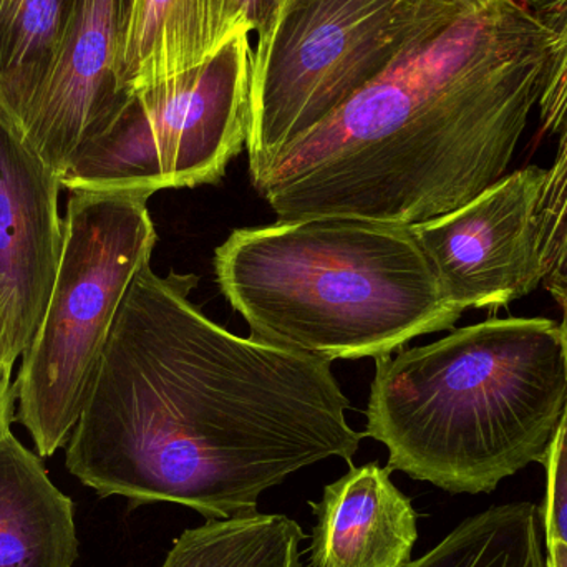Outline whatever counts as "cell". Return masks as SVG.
Here are the masks:
<instances>
[{
    "mask_svg": "<svg viewBox=\"0 0 567 567\" xmlns=\"http://www.w3.org/2000/svg\"><path fill=\"white\" fill-rule=\"evenodd\" d=\"M150 198L138 192H70L62 261L13 382L16 420L40 458L69 442L123 297L152 261Z\"/></svg>",
    "mask_w": 567,
    "mask_h": 567,
    "instance_id": "obj_5",
    "label": "cell"
},
{
    "mask_svg": "<svg viewBox=\"0 0 567 567\" xmlns=\"http://www.w3.org/2000/svg\"><path fill=\"white\" fill-rule=\"evenodd\" d=\"M522 2L545 32V73L536 110L542 132L556 138V156L546 168L536 208L543 286L553 297L567 296V0Z\"/></svg>",
    "mask_w": 567,
    "mask_h": 567,
    "instance_id": "obj_14",
    "label": "cell"
},
{
    "mask_svg": "<svg viewBox=\"0 0 567 567\" xmlns=\"http://www.w3.org/2000/svg\"><path fill=\"white\" fill-rule=\"evenodd\" d=\"M556 302L561 306L563 310V320L561 322V330H563V339H565V347H566V357H567V296L559 297V299H556Z\"/></svg>",
    "mask_w": 567,
    "mask_h": 567,
    "instance_id": "obj_23",
    "label": "cell"
},
{
    "mask_svg": "<svg viewBox=\"0 0 567 567\" xmlns=\"http://www.w3.org/2000/svg\"><path fill=\"white\" fill-rule=\"evenodd\" d=\"M6 363L13 365L16 360L12 359V353H10L6 330H3L2 320H0V365H6Z\"/></svg>",
    "mask_w": 567,
    "mask_h": 567,
    "instance_id": "obj_22",
    "label": "cell"
},
{
    "mask_svg": "<svg viewBox=\"0 0 567 567\" xmlns=\"http://www.w3.org/2000/svg\"><path fill=\"white\" fill-rule=\"evenodd\" d=\"M306 539L286 515L208 519L173 542L162 567H307L300 555Z\"/></svg>",
    "mask_w": 567,
    "mask_h": 567,
    "instance_id": "obj_15",
    "label": "cell"
},
{
    "mask_svg": "<svg viewBox=\"0 0 567 567\" xmlns=\"http://www.w3.org/2000/svg\"><path fill=\"white\" fill-rule=\"evenodd\" d=\"M213 266L251 336L330 362L389 355L463 313L402 223L313 216L235 229Z\"/></svg>",
    "mask_w": 567,
    "mask_h": 567,
    "instance_id": "obj_4",
    "label": "cell"
},
{
    "mask_svg": "<svg viewBox=\"0 0 567 567\" xmlns=\"http://www.w3.org/2000/svg\"><path fill=\"white\" fill-rule=\"evenodd\" d=\"M195 275L136 272L113 322L66 470L100 498L185 506L208 519L258 513L307 466L352 465L365 433L330 360L241 337L193 303Z\"/></svg>",
    "mask_w": 567,
    "mask_h": 567,
    "instance_id": "obj_1",
    "label": "cell"
},
{
    "mask_svg": "<svg viewBox=\"0 0 567 567\" xmlns=\"http://www.w3.org/2000/svg\"><path fill=\"white\" fill-rule=\"evenodd\" d=\"M309 505L316 516L310 567H405L412 561L419 515L392 482L389 466L350 465Z\"/></svg>",
    "mask_w": 567,
    "mask_h": 567,
    "instance_id": "obj_11",
    "label": "cell"
},
{
    "mask_svg": "<svg viewBox=\"0 0 567 567\" xmlns=\"http://www.w3.org/2000/svg\"><path fill=\"white\" fill-rule=\"evenodd\" d=\"M281 0H226L225 42L238 33H261Z\"/></svg>",
    "mask_w": 567,
    "mask_h": 567,
    "instance_id": "obj_19",
    "label": "cell"
},
{
    "mask_svg": "<svg viewBox=\"0 0 567 567\" xmlns=\"http://www.w3.org/2000/svg\"><path fill=\"white\" fill-rule=\"evenodd\" d=\"M419 0H281L252 50L249 175L316 128L399 52Z\"/></svg>",
    "mask_w": 567,
    "mask_h": 567,
    "instance_id": "obj_7",
    "label": "cell"
},
{
    "mask_svg": "<svg viewBox=\"0 0 567 567\" xmlns=\"http://www.w3.org/2000/svg\"><path fill=\"white\" fill-rule=\"evenodd\" d=\"M126 3L70 0L52 62L9 132L60 182L128 100L118 80Z\"/></svg>",
    "mask_w": 567,
    "mask_h": 567,
    "instance_id": "obj_9",
    "label": "cell"
},
{
    "mask_svg": "<svg viewBox=\"0 0 567 567\" xmlns=\"http://www.w3.org/2000/svg\"><path fill=\"white\" fill-rule=\"evenodd\" d=\"M545 465L548 468V498L543 513L546 543L567 545V405Z\"/></svg>",
    "mask_w": 567,
    "mask_h": 567,
    "instance_id": "obj_18",
    "label": "cell"
},
{
    "mask_svg": "<svg viewBox=\"0 0 567 567\" xmlns=\"http://www.w3.org/2000/svg\"><path fill=\"white\" fill-rule=\"evenodd\" d=\"M70 0H0V125L10 132L45 75Z\"/></svg>",
    "mask_w": 567,
    "mask_h": 567,
    "instance_id": "obj_16",
    "label": "cell"
},
{
    "mask_svg": "<svg viewBox=\"0 0 567 567\" xmlns=\"http://www.w3.org/2000/svg\"><path fill=\"white\" fill-rule=\"evenodd\" d=\"M566 405L561 323L489 319L375 359L365 435L390 472L476 495L545 463Z\"/></svg>",
    "mask_w": 567,
    "mask_h": 567,
    "instance_id": "obj_3",
    "label": "cell"
},
{
    "mask_svg": "<svg viewBox=\"0 0 567 567\" xmlns=\"http://www.w3.org/2000/svg\"><path fill=\"white\" fill-rule=\"evenodd\" d=\"M75 506L12 432L0 440V567H73Z\"/></svg>",
    "mask_w": 567,
    "mask_h": 567,
    "instance_id": "obj_12",
    "label": "cell"
},
{
    "mask_svg": "<svg viewBox=\"0 0 567 567\" xmlns=\"http://www.w3.org/2000/svg\"><path fill=\"white\" fill-rule=\"evenodd\" d=\"M548 556H546V567H567V545L561 542L546 543Z\"/></svg>",
    "mask_w": 567,
    "mask_h": 567,
    "instance_id": "obj_21",
    "label": "cell"
},
{
    "mask_svg": "<svg viewBox=\"0 0 567 567\" xmlns=\"http://www.w3.org/2000/svg\"><path fill=\"white\" fill-rule=\"evenodd\" d=\"M251 75V40L241 32L202 65L133 90L63 188L153 196L221 182L248 142Z\"/></svg>",
    "mask_w": 567,
    "mask_h": 567,
    "instance_id": "obj_6",
    "label": "cell"
},
{
    "mask_svg": "<svg viewBox=\"0 0 567 567\" xmlns=\"http://www.w3.org/2000/svg\"><path fill=\"white\" fill-rule=\"evenodd\" d=\"M60 188L0 125V320L16 362L39 330L62 261Z\"/></svg>",
    "mask_w": 567,
    "mask_h": 567,
    "instance_id": "obj_10",
    "label": "cell"
},
{
    "mask_svg": "<svg viewBox=\"0 0 567 567\" xmlns=\"http://www.w3.org/2000/svg\"><path fill=\"white\" fill-rule=\"evenodd\" d=\"M545 63V32L522 0H419L392 62L252 186L279 221L439 218L506 175Z\"/></svg>",
    "mask_w": 567,
    "mask_h": 567,
    "instance_id": "obj_2",
    "label": "cell"
},
{
    "mask_svg": "<svg viewBox=\"0 0 567 567\" xmlns=\"http://www.w3.org/2000/svg\"><path fill=\"white\" fill-rule=\"evenodd\" d=\"M545 178L542 166L516 169L466 205L412 226L456 309H498L543 286L536 208Z\"/></svg>",
    "mask_w": 567,
    "mask_h": 567,
    "instance_id": "obj_8",
    "label": "cell"
},
{
    "mask_svg": "<svg viewBox=\"0 0 567 567\" xmlns=\"http://www.w3.org/2000/svg\"><path fill=\"white\" fill-rule=\"evenodd\" d=\"M13 365H0V440L12 432V422L16 420V392L12 382Z\"/></svg>",
    "mask_w": 567,
    "mask_h": 567,
    "instance_id": "obj_20",
    "label": "cell"
},
{
    "mask_svg": "<svg viewBox=\"0 0 567 567\" xmlns=\"http://www.w3.org/2000/svg\"><path fill=\"white\" fill-rule=\"evenodd\" d=\"M226 0H128L120 43L123 92L172 79L225 45Z\"/></svg>",
    "mask_w": 567,
    "mask_h": 567,
    "instance_id": "obj_13",
    "label": "cell"
},
{
    "mask_svg": "<svg viewBox=\"0 0 567 567\" xmlns=\"http://www.w3.org/2000/svg\"><path fill=\"white\" fill-rule=\"evenodd\" d=\"M543 516L533 503L480 513L405 567H546Z\"/></svg>",
    "mask_w": 567,
    "mask_h": 567,
    "instance_id": "obj_17",
    "label": "cell"
}]
</instances>
